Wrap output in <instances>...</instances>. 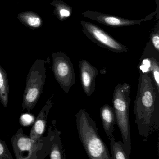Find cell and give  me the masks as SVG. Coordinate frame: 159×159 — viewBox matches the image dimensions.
<instances>
[{"label": "cell", "mask_w": 159, "mask_h": 159, "mask_svg": "<svg viewBox=\"0 0 159 159\" xmlns=\"http://www.w3.org/2000/svg\"><path fill=\"white\" fill-rule=\"evenodd\" d=\"M109 139L111 153V159H130L125 152L122 141H116L113 136Z\"/></svg>", "instance_id": "2e32d148"}, {"label": "cell", "mask_w": 159, "mask_h": 159, "mask_svg": "<svg viewBox=\"0 0 159 159\" xmlns=\"http://www.w3.org/2000/svg\"><path fill=\"white\" fill-rule=\"evenodd\" d=\"M52 70L55 78L62 90L68 93L76 82L73 65L65 53H53Z\"/></svg>", "instance_id": "8992f818"}, {"label": "cell", "mask_w": 159, "mask_h": 159, "mask_svg": "<svg viewBox=\"0 0 159 159\" xmlns=\"http://www.w3.org/2000/svg\"><path fill=\"white\" fill-rule=\"evenodd\" d=\"M131 86L126 83L116 85L112 97V108L120 131L124 148L127 156L131 151V127L129 118Z\"/></svg>", "instance_id": "3957f363"}, {"label": "cell", "mask_w": 159, "mask_h": 159, "mask_svg": "<svg viewBox=\"0 0 159 159\" xmlns=\"http://www.w3.org/2000/svg\"><path fill=\"white\" fill-rule=\"evenodd\" d=\"M79 68L80 79L84 92L87 96H91L96 90V78L98 74V70L85 60L80 61Z\"/></svg>", "instance_id": "9c48e42d"}, {"label": "cell", "mask_w": 159, "mask_h": 159, "mask_svg": "<svg viewBox=\"0 0 159 159\" xmlns=\"http://www.w3.org/2000/svg\"><path fill=\"white\" fill-rule=\"evenodd\" d=\"M50 4L54 7V14L60 21H65L71 16L72 8L61 0H54Z\"/></svg>", "instance_id": "5bb4252c"}, {"label": "cell", "mask_w": 159, "mask_h": 159, "mask_svg": "<svg viewBox=\"0 0 159 159\" xmlns=\"http://www.w3.org/2000/svg\"><path fill=\"white\" fill-rule=\"evenodd\" d=\"M80 140L91 159H111L108 148L98 134V128L86 109H81L76 115Z\"/></svg>", "instance_id": "7a4b0ae2"}, {"label": "cell", "mask_w": 159, "mask_h": 159, "mask_svg": "<svg viewBox=\"0 0 159 159\" xmlns=\"http://www.w3.org/2000/svg\"><path fill=\"white\" fill-rule=\"evenodd\" d=\"M156 13V11L153 12L144 19L138 20L125 19L115 16L90 11L84 12L82 13V15L84 17H87L91 20H95L100 24L111 27L117 28L130 26L136 25H140L142 22L152 19Z\"/></svg>", "instance_id": "ba28073f"}, {"label": "cell", "mask_w": 159, "mask_h": 159, "mask_svg": "<svg viewBox=\"0 0 159 159\" xmlns=\"http://www.w3.org/2000/svg\"><path fill=\"white\" fill-rule=\"evenodd\" d=\"M0 159H13L5 141L0 139Z\"/></svg>", "instance_id": "e0dca14e"}, {"label": "cell", "mask_w": 159, "mask_h": 159, "mask_svg": "<svg viewBox=\"0 0 159 159\" xmlns=\"http://www.w3.org/2000/svg\"><path fill=\"white\" fill-rule=\"evenodd\" d=\"M50 63L49 57L46 60L37 59L27 76L22 107L23 109H26L29 112L35 107L42 93L46 79V66Z\"/></svg>", "instance_id": "5b68a950"}, {"label": "cell", "mask_w": 159, "mask_h": 159, "mask_svg": "<svg viewBox=\"0 0 159 159\" xmlns=\"http://www.w3.org/2000/svg\"><path fill=\"white\" fill-rule=\"evenodd\" d=\"M157 30L152 32L150 35L151 43L154 49L159 52V24H157Z\"/></svg>", "instance_id": "ac0fdd59"}, {"label": "cell", "mask_w": 159, "mask_h": 159, "mask_svg": "<svg viewBox=\"0 0 159 159\" xmlns=\"http://www.w3.org/2000/svg\"><path fill=\"white\" fill-rule=\"evenodd\" d=\"M9 97V83L8 75L0 66V101L4 107L8 106Z\"/></svg>", "instance_id": "9a60e30c"}, {"label": "cell", "mask_w": 159, "mask_h": 159, "mask_svg": "<svg viewBox=\"0 0 159 159\" xmlns=\"http://www.w3.org/2000/svg\"><path fill=\"white\" fill-rule=\"evenodd\" d=\"M17 18L22 24L32 30L40 28L43 23L40 16L32 11L20 13L17 16Z\"/></svg>", "instance_id": "4fadbf2b"}, {"label": "cell", "mask_w": 159, "mask_h": 159, "mask_svg": "<svg viewBox=\"0 0 159 159\" xmlns=\"http://www.w3.org/2000/svg\"><path fill=\"white\" fill-rule=\"evenodd\" d=\"M100 115L104 131L107 137L109 139L113 136L114 126L116 123L113 108L107 104L104 105L100 108Z\"/></svg>", "instance_id": "7c38bea8"}, {"label": "cell", "mask_w": 159, "mask_h": 159, "mask_svg": "<svg viewBox=\"0 0 159 159\" xmlns=\"http://www.w3.org/2000/svg\"><path fill=\"white\" fill-rule=\"evenodd\" d=\"M51 130V148L50 158L51 159H65V154L61 143V135L62 133L56 127V121H52L50 126Z\"/></svg>", "instance_id": "8fae6325"}, {"label": "cell", "mask_w": 159, "mask_h": 159, "mask_svg": "<svg viewBox=\"0 0 159 159\" xmlns=\"http://www.w3.org/2000/svg\"><path fill=\"white\" fill-rule=\"evenodd\" d=\"M54 97V94H52L47 99L45 105L43 107L36 120L34 121L30 134V138L34 141H38L43 136L46 130L47 117L53 105Z\"/></svg>", "instance_id": "30bf717a"}, {"label": "cell", "mask_w": 159, "mask_h": 159, "mask_svg": "<svg viewBox=\"0 0 159 159\" xmlns=\"http://www.w3.org/2000/svg\"><path fill=\"white\" fill-rule=\"evenodd\" d=\"M139 74L134 112L139 134L146 141L159 130V90L150 72Z\"/></svg>", "instance_id": "6da1fadb"}, {"label": "cell", "mask_w": 159, "mask_h": 159, "mask_svg": "<svg viewBox=\"0 0 159 159\" xmlns=\"http://www.w3.org/2000/svg\"><path fill=\"white\" fill-rule=\"evenodd\" d=\"M35 117L32 114L26 113L24 114L20 117V122L24 126H28L34 122Z\"/></svg>", "instance_id": "d6986e66"}, {"label": "cell", "mask_w": 159, "mask_h": 159, "mask_svg": "<svg viewBox=\"0 0 159 159\" xmlns=\"http://www.w3.org/2000/svg\"><path fill=\"white\" fill-rule=\"evenodd\" d=\"M84 35L98 45L115 53L126 52L129 49L116 40L104 30L86 21H81Z\"/></svg>", "instance_id": "52a82bcc"}, {"label": "cell", "mask_w": 159, "mask_h": 159, "mask_svg": "<svg viewBox=\"0 0 159 159\" xmlns=\"http://www.w3.org/2000/svg\"><path fill=\"white\" fill-rule=\"evenodd\" d=\"M51 130L48 129L46 137L34 141L18 129L11 138L14 152L16 159H44L49 155L51 148Z\"/></svg>", "instance_id": "277c9868"}]
</instances>
